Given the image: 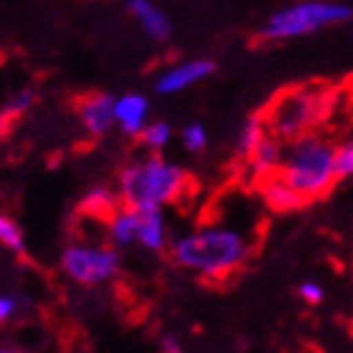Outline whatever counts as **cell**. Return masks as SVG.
<instances>
[{"instance_id": "7a4b0ae2", "label": "cell", "mask_w": 353, "mask_h": 353, "mask_svg": "<svg viewBox=\"0 0 353 353\" xmlns=\"http://www.w3.org/2000/svg\"><path fill=\"white\" fill-rule=\"evenodd\" d=\"M278 174L285 179L303 197L313 199L325 197L339 182L336 172V144L321 137V134H303L298 139H290L283 154Z\"/></svg>"}, {"instance_id": "e0dca14e", "label": "cell", "mask_w": 353, "mask_h": 353, "mask_svg": "<svg viewBox=\"0 0 353 353\" xmlns=\"http://www.w3.org/2000/svg\"><path fill=\"white\" fill-rule=\"evenodd\" d=\"M0 245L13 252L26 250V237H23L21 228H18L10 217H6L3 212H0Z\"/></svg>"}, {"instance_id": "7402d4cb", "label": "cell", "mask_w": 353, "mask_h": 353, "mask_svg": "<svg viewBox=\"0 0 353 353\" xmlns=\"http://www.w3.org/2000/svg\"><path fill=\"white\" fill-rule=\"evenodd\" d=\"M21 305H23V301L18 295L0 293V323H8V321L21 310Z\"/></svg>"}, {"instance_id": "44dd1931", "label": "cell", "mask_w": 353, "mask_h": 353, "mask_svg": "<svg viewBox=\"0 0 353 353\" xmlns=\"http://www.w3.org/2000/svg\"><path fill=\"white\" fill-rule=\"evenodd\" d=\"M298 295L303 298V303H308V305H318V303L325 298V290L321 283L316 280H303L301 285H298Z\"/></svg>"}, {"instance_id": "8fae6325", "label": "cell", "mask_w": 353, "mask_h": 353, "mask_svg": "<svg viewBox=\"0 0 353 353\" xmlns=\"http://www.w3.org/2000/svg\"><path fill=\"white\" fill-rule=\"evenodd\" d=\"M126 8H129V13H132L134 21L139 23V28L144 30L152 41H167V38L172 36L170 15L164 13L159 6H154L152 0H129Z\"/></svg>"}, {"instance_id": "8992f818", "label": "cell", "mask_w": 353, "mask_h": 353, "mask_svg": "<svg viewBox=\"0 0 353 353\" xmlns=\"http://www.w3.org/2000/svg\"><path fill=\"white\" fill-rule=\"evenodd\" d=\"M109 237L119 248H141L147 252H159L167 248L170 232L159 207L124 205L109 217Z\"/></svg>"}, {"instance_id": "5b68a950", "label": "cell", "mask_w": 353, "mask_h": 353, "mask_svg": "<svg viewBox=\"0 0 353 353\" xmlns=\"http://www.w3.org/2000/svg\"><path fill=\"white\" fill-rule=\"evenodd\" d=\"M331 111V94L323 86H301L280 94L265 114L268 132L290 141L310 134Z\"/></svg>"}, {"instance_id": "3957f363", "label": "cell", "mask_w": 353, "mask_h": 353, "mask_svg": "<svg viewBox=\"0 0 353 353\" xmlns=\"http://www.w3.org/2000/svg\"><path fill=\"white\" fill-rule=\"evenodd\" d=\"M187 190V174L182 167L167 162L152 152L149 157L134 159L119 172V199L132 207H159L172 205Z\"/></svg>"}, {"instance_id": "2e32d148", "label": "cell", "mask_w": 353, "mask_h": 353, "mask_svg": "<svg viewBox=\"0 0 353 353\" xmlns=\"http://www.w3.org/2000/svg\"><path fill=\"white\" fill-rule=\"evenodd\" d=\"M139 141L149 152H162L172 141V126L167 121H147L139 132Z\"/></svg>"}, {"instance_id": "277c9868", "label": "cell", "mask_w": 353, "mask_h": 353, "mask_svg": "<svg viewBox=\"0 0 353 353\" xmlns=\"http://www.w3.org/2000/svg\"><path fill=\"white\" fill-rule=\"evenodd\" d=\"M353 18L351 3L341 0H298L293 6L280 8L272 13L260 28V38L278 43V41H293V38L310 36L331 26H341Z\"/></svg>"}, {"instance_id": "9a60e30c", "label": "cell", "mask_w": 353, "mask_h": 353, "mask_svg": "<svg viewBox=\"0 0 353 353\" xmlns=\"http://www.w3.org/2000/svg\"><path fill=\"white\" fill-rule=\"evenodd\" d=\"M265 134H268V124H265L263 117H250L248 121H245V126L240 129V134H237V154L243 157V159H248V157L255 152V147H258L260 141L265 139Z\"/></svg>"}, {"instance_id": "30bf717a", "label": "cell", "mask_w": 353, "mask_h": 353, "mask_svg": "<svg viewBox=\"0 0 353 353\" xmlns=\"http://www.w3.org/2000/svg\"><path fill=\"white\" fill-rule=\"evenodd\" d=\"M114 101L117 99L109 94H91L79 103V119H81V126L88 134L99 137V134H106L111 126L117 124Z\"/></svg>"}, {"instance_id": "6da1fadb", "label": "cell", "mask_w": 353, "mask_h": 353, "mask_svg": "<svg viewBox=\"0 0 353 353\" xmlns=\"http://www.w3.org/2000/svg\"><path fill=\"white\" fill-rule=\"evenodd\" d=\"M172 260L199 278L222 280L237 272L252 255V240L243 230L210 225L172 240Z\"/></svg>"}, {"instance_id": "9c48e42d", "label": "cell", "mask_w": 353, "mask_h": 353, "mask_svg": "<svg viewBox=\"0 0 353 353\" xmlns=\"http://www.w3.org/2000/svg\"><path fill=\"white\" fill-rule=\"evenodd\" d=\"M260 194H263L265 205L270 207L272 212H280V214L295 212V210H301V207L308 205V199L303 197L301 192H295L278 172L268 176H260Z\"/></svg>"}, {"instance_id": "4fadbf2b", "label": "cell", "mask_w": 353, "mask_h": 353, "mask_svg": "<svg viewBox=\"0 0 353 353\" xmlns=\"http://www.w3.org/2000/svg\"><path fill=\"white\" fill-rule=\"evenodd\" d=\"M283 154H285V147H283V139H278L275 134H265V139L260 141L255 152L248 157V162L252 164V170L258 176L275 174L283 164Z\"/></svg>"}, {"instance_id": "ba28073f", "label": "cell", "mask_w": 353, "mask_h": 353, "mask_svg": "<svg viewBox=\"0 0 353 353\" xmlns=\"http://www.w3.org/2000/svg\"><path fill=\"white\" fill-rule=\"evenodd\" d=\"M214 74V63L210 59H197V61H184V63H176V66L167 68L164 74H159L157 79V94L172 96L179 94V91H187L194 83L205 81Z\"/></svg>"}, {"instance_id": "d4e9b609", "label": "cell", "mask_w": 353, "mask_h": 353, "mask_svg": "<svg viewBox=\"0 0 353 353\" xmlns=\"http://www.w3.org/2000/svg\"><path fill=\"white\" fill-rule=\"evenodd\" d=\"M346 94H348V101H351V106H353V79H351V83L346 86Z\"/></svg>"}, {"instance_id": "603a6c76", "label": "cell", "mask_w": 353, "mask_h": 353, "mask_svg": "<svg viewBox=\"0 0 353 353\" xmlns=\"http://www.w3.org/2000/svg\"><path fill=\"white\" fill-rule=\"evenodd\" d=\"M159 348H162V351H167V353H179V351H182V343H179V339H176V336H170V333H167V336H162V339H159Z\"/></svg>"}, {"instance_id": "5bb4252c", "label": "cell", "mask_w": 353, "mask_h": 353, "mask_svg": "<svg viewBox=\"0 0 353 353\" xmlns=\"http://www.w3.org/2000/svg\"><path fill=\"white\" fill-rule=\"evenodd\" d=\"M117 202H119V192L109 190V187H94L88 190L81 199V210L86 214H94V217H106L109 220L111 214L117 212Z\"/></svg>"}, {"instance_id": "ffe728a7", "label": "cell", "mask_w": 353, "mask_h": 353, "mask_svg": "<svg viewBox=\"0 0 353 353\" xmlns=\"http://www.w3.org/2000/svg\"><path fill=\"white\" fill-rule=\"evenodd\" d=\"M36 103V94L30 91V88H21V91H15L6 103V114L8 117H21L26 111L30 109Z\"/></svg>"}, {"instance_id": "7c38bea8", "label": "cell", "mask_w": 353, "mask_h": 353, "mask_svg": "<svg viewBox=\"0 0 353 353\" xmlns=\"http://www.w3.org/2000/svg\"><path fill=\"white\" fill-rule=\"evenodd\" d=\"M114 117L119 129L129 137H139L149 121V101L141 94H124L114 101Z\"/></svg>"}, {"instance_id": "ac0fdd59", "label": "cell", "mask_w": 353, "mask_h": 353, "mask_svg": "<svg viewBox=\"0 0 353 353\" xmlns=\"http://www.w3.org/2000/svg\"><path fill=\"white\" fill-rule=\"evenodd\" d=\"M336 172H339V179L353 176V137L336 144Z\"/></svg>"}, {"instance_id": "52a82bcc", "label": "cell", "mask_w": 353, "mask_h": 353, "mask_svg": "<svg viewBox=\"0 0 353 353\" xmlns=\"http://www.w3.org/2000/svg\"><path fill=\"white\" fill-rule=\"evenodd\" d=\"M121 258L109 245L71 243L61 255V270L76 285H101L117 278Z\"/></svg>"}, {"instance_id": "cb8c5ba5", "label": "cell", "mask_w": 353, "mask_h": 353, "mask_svg": "<svg viewBox=\"0 0 353 353\" xmlns=\"http://www.w3.org/2000/svg\"><path fill=\"white\" fill-rule=\"evenodd\" d=\"M6 132H8V114L3 111V114H0V139L6 137Z\"/></svg>"}, {"instance_id": "d6986e66", "label": "cell", "mask_w": 353, "mask_h": 353, "mask_svg": "<svg viewBox=\"0 0 353 353\" xmlns=\"http://www.w3.org/2000/svg\"><path fill=\"white\" fill-rule=\"evenodd\" d=\"M182 144L187 152H202L207 147V132L199 121H192L182 129Z\"/></svg>"}]
</instances>
